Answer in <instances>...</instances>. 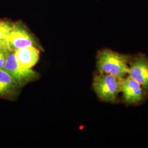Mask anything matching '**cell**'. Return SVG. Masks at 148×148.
Masks as SVG:
<instances>
[{
  "label": "cell",
  "instance_id": "cell-1",
  "mask_svg": "<svg viewBox=\"0 0 148 148\" xmlns=\"http://www.w3.org/2000/svg\"><path fill=\"white\" fill-rule=\"evenodd\" d=\"M130 57L127 55L104 49L97 57V68L99 74H107L122 79L128 74Z\"/></svg>",
  "mask_w": 148,
  "mask_h": 148
},
{
  "label": "cell",
  "instance_id": "cell-2",
  "mask_svg": "<svg viewBox=\"0 0 148 148\" xmlns=\"http://www.w3.org/2000/svg\"><path fill=\"white\" fill-rule=\"evenodd\" d=\"M93 86L101 100L114 103L121 92V79L109 74H99L94 77Z\"/></svg>",
  "mask_w": 148,
  "mask_h": 148
},
{
  "label": "cell",
  "instance_id": "cell-3",
  "mask_svg": "<svg viewBox=\"0 0 148 148\" xmlns=\"http://www.w3.org/2000/svg\"><path fill=\"white\" fill-rule=\"evenodd\" d=\"M3 70L10 74L19 85H25L37 77V73L33 70L23 69L19 66L14 51H10L7 53Z\"/></svg>",
  "mask_w": 148,
  "mask_h": 148
},
{
  "label": "cell",
  "instance_id": "cell-4",
  "mask_svg": "<svg viewBox=\"0 0 148 148\" xmlns=\"http://www.w3.org/2000/svg\"><path fill=\"white\" fill-rule=\"evenodd\" d=\"M128 75L142 86L148 93V58L142 54L131 58L128 63Z\"/></svg>",
  "mask_w": 148,
  "mask_h": 148
},
{
  "label": "cell",
  "instance_id": "cell-5",
  "mask_svg": "<svg viewBox=\"0 0 148 148\" xmlns=\"http://www.w3.org/2000/svg\"><path fill=\"white\" fill-rule=\"evenodd\" d=\"M121 92L124 101L128 104L138 103L145 98V91L142 86L129 76L121 79Z\"/></svg>",
  "mask_w": 148,
  "mask_h": 148
},
{
  "label": "cell",
  "instance_id": "cell-6",
  "mask_svg": "<svg viewBox=\"0 0 148 148\" xmlns=\"http://www.w3.org/2000/svg\"><path fill=\"white\" fill-rule=\"evenodd\" d=\"M11 51H17L30 46H34V40L32 35L20 24H13L8 38Z\"/></svg>",
  "mask_w": 148,
  "mask_h": 148
},
{
  "label": "cell",
  "instance_id": "cell-7",
  "mask_svg": "<svg viewBox=\"0 0 148 148\" xmlns=\"http://www.w3.org/2000/svg\"><path fill=\"white\" fill-rule=\"evenodd\" d=\"M15 53L18 63L23 69H32L39 59V51L34 46L17 50Z\"/></svg>",
  "mask_w": 148,
  "mask_h": 148
},
{
  "label": "cell",
  "instance_id": "cell-8",
  "mask_svg": "<svg viewBox=\"0 0 148 148\" xmlns=\"http://www.w3.org/2000/svg\"><path fill=\"white\" fill-rule=\"evenodd\" d=\"M18 85L10 74L3 69L0 70V96L10 95Z\"/></svg>",
  "mask_w": 148,
  "mask_h": 148
},
{
  "label": "cell",
  "instance_id": "cell-9",
  "mask_svg": "<svg viewBox=\"0 0 148 148\" xmlns=\"http://www.w3.org/2000/svg\"><path fill=\"white\" fill-rule=\"evenodd\" d=\"M13 23L0 21V49L5 51H11L9 47L8 38Z\"/></svg>",
  "mask_w": 148,
  "mask_h": 148
},
{
  "label": "cell",
  "instance_id": "cell-10",
  "mask_svg": "<svg viewBox=\"0 0 148 148\" xmlns=\"http://www.w3.org/2000/svg\"><path fill=\"white\" fill-rule=\"evenodd\" d=\"M8 52V51H5L0 49V70L3 68L4 65L5 63L6 55Z\"/></svg>",
  "mask_w": 148,
  "mask_h": 148
}]
</instances>
